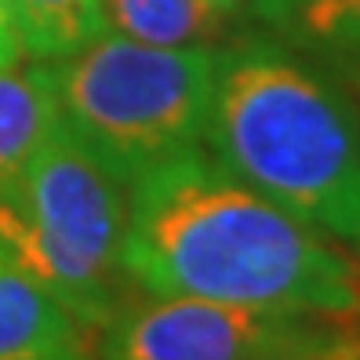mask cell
<instances>
[{
	"label": "cell",
	"instance_id": "cell-1",
	"mask_svg": "<svg viewBox=\"0 0 360 360\" xmlns=\"http://www.w3.org/2000/svg\"><path fill=\"white\" fill-rule=\"evenodd\" d=\"M120 266L150 295L360 316V259L193 150L128 186Z\"/></svg>",
	"mask_w": 360,
	"mask_h": 360
},
{
	"label": "cell",
	"instance_id": "cell-2",
	"mask_svg": "<svg viewBox=\"0 0 360 360\" xmlns=\"http://www.w3.org/2000/svg\"><path fill=\"white\" fill-rule=\"evenodd\" d=\"M204 150L288 215L360 240V117L281 40L219 44Z\"/></svg>",
	"mask_w": 360,
	"mask_h": 360
},
{
	"label": "cell",
	"instance_id": "cell-3",
	"mask_svg": "<svg viewBox=\"0 0 360 360\" xmlns=\"http://www.w3.org/2000/svg\"><path fill=\"white\" fill-rule=\"evenodd\" d=\"M128 186L66 131L0 179V262L95 335L124 299Z\"/></svg>",
	"mask_w": 360,
	"mask_h": 360
},
{
	"label": "cell",
	"instance_id": "cell-4",
	"mask_svg": "<svg viewBox=\"0 0 360 360\" xmlns=\"http://www.w3.org/2000/svg\"><path fill=\"white\" fill-rule=\"evenodd\" d=\"M44 70L66 131L124 186L204 150L219 44L153 48L110 30Z\"/></svg>",
	"mask_w": 360,
	"mask_h": 360
},
{
	"label": "cell",
	"instance_id": "cell-5",
	"mask_svg": "<svg viewBox=\"0 0 360 360\" xmlns=\"http://www.w3.org/2000/svg\"><path fill=\"white\" fill-rule=\"evenodd\" d=\"M299 316L139 291L124 295L95 331L91 360H255Z\"/></svg>",
	"mask_w": 360,
	"mask_h": 360
},
{
	"label": "cell",
	"instance_id": "cell-6",
	"mask_svg": "<svg viewBox=\"0 0 360 360\" xmlns=\"http://www.w3.org/2000/svg\"><path fill=\"white\" fill-rule=\"evenodd\" d=\"M58 131L62 113L44 62L0 66V179L26 167Z\"/></svg>",
	"mask_w": 360,
	"mask_h": 360
},
{
	"label": "cell",
	"instance_id": "cell-7",
	"mask_svg": "<svg viewBox=\"0 0 360 360\" xmlns=\"http://www.w3.org/2000/svg\"><path fill=\"white\" fill-rule=\"evenodd\" d=\"M91 346V335L51 295L0 262V360Z\"/></svg>",
	"mask_w": 360,
	"mask_h": 360
},
{
	"label": "cell",
	"instance_id": "cell-8",
	"mask_svg": "<svg viewBox=\"0 0 360 360\" xmlns=\"http://www.w3.org/2000/svg\"><path fill=\"white\" fill-rule=\"evenodd\" d=\"M110 30L153 48L219 44L229 18L211 0H102Z\"/></svg>",
	"mask_w": 360,
	"mask_h": 360
},
{
	"label": "cell",
	"instance_id": "cell-9",
	"mask_svg": "<svg viewBox=\"0 0 360 360\" xmlns=\"http://www.w3.org/2000/svg\"><path fill=\"white\" fill-rule=\"evenodd\" d=\"M22 55L33 62L66 58L110 33L102 0H8Z\"/></svg>",
	"mask_w": 360,
	"mask_h": 360
},
{
	"label": "cell",
	"instance_id": "cell-10",
	"mask_svg": "<svg viewBox=\"0 0 360 360\" xmlns=\"http://www.w3.org/2000/svg\"><path fill=\"white\" fill-rule=\"evenodd\" d=\"M269 22L316 51L360 58V0H281Z\"/></svg>",
	"mask_w": 360,
	"mask_h": 360
},
{
	"label": "cell",
	"instance_id": "cell-11",
	"mask_svg": "<svg viewBox=\"0 0 360 360\" xmlns=\"http://www.w3.org/2000/svg\"><path fill=\"white\" fill-rule=\"evenodd\" d=\"M255 360H360V316L302 313Z\"/></svg>",
	"mask_w": 360,
	"mask_h": 360
},
{
	"label": "cell",
	"instance_id": "cell-12",
	"mask_svg": "<svg viewBox=\"0 0 360 360\" xmlns=\"http://www.w3.org/2000/svg\"><path fill=\"white\" fill-rule=\"evenodd\" d=\"M211 4H215V11H222L229 22H233V18H248V15L269 22L281 0H211Z\"/></svg>",
	"mask_w": 360,
	"mask_h": 360
},
{
	"label": "cell",
	"instance_id": "cell-13",
	"mask_svg": "<svg viewBox=\"0 0 360 360\" xmlns=\"http://www.w3.org/2000/svg\"><path fill=\"white\" fill-rule=\"evenodd\" d=\"M22 58L26 55H22V44H18L11 8H8V0H0V66H15Z\"/></svg>",
	"mask_w": 360,
	"mask_h": 360
},
{
	"label": "cell",
	"instance_id": "cell-14",
	"mask_svg": "<svg viewBox=\"0 0 360 360\" xmlns=\"http://www.w3.org/2000/svg\"><path fill=\"white\" fill-rule=\"evenodd\" d=\"M15 360H91V346L55 349V353H37V356H15Z\"/></svg>",
	"mask_w": 360,
	"mask_h": 360
},
{
	"label": "cell",
	"instance_id": "cell-15",
	"mask_svg": "<svg viewBox=\"0 0 360 360\" xmlns=\"http://www.w3.org/2000/svg\"><path fill=\"white\" fill-rule=\"evenodd\" d=\"M356 259H360V240H356Z\"/></svg>",
	"mask_w": 360,
	"mask_h": 360
}]
</instances>
